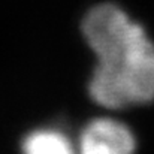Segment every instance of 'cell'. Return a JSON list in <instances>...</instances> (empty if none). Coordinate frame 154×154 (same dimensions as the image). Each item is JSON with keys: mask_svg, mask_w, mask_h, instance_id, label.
Wrapping results in <instances>:
<instances>
[{"mask_svg": "<svg viewBox=\"0 0 154 154\" xmlns=\"http://www.w3.org/2000/svg\"><path fill=\"white\" fill-rule=\"evenodd\" d=\"M97 55L90 81L91 97L106 108H124L154 99V45L144 29L115 5L93 8L82 23Z\"/></svg>", "mask_w": 154, "mask_h": 154, "instance_id": "6da1fadb", "label": "cell"}, {"mask_svg": "<svg viewBox=\"0 0 154 154\" xmlns=\"http://www.w3.org/2000/svg\"><path fill=\"white\" fill-rule=\"evenodd\" d=\"M133 151L135 138L129 127L111 118L91 121L81 136L79 154H133Z\"/></svg>", "mask_w": 154, "mask_h": 154, "instance_id": "7a4b0ae2", "label": "cell"}, {"mask_svg": "<svg viewBox=\"0 0 154 154\" xmlns=\"http://www.w3.org/2000/svg\"><path fill=\"white\" fill-rule=\"evenodd\" d=\"M24 154H75L70 141L57 130H36L30 133L24 144Z\"/></svg>", "mask_w": 154, "mask_h": 154, "instance_id": "3957f363", "label": "cell"}]
</instances>
